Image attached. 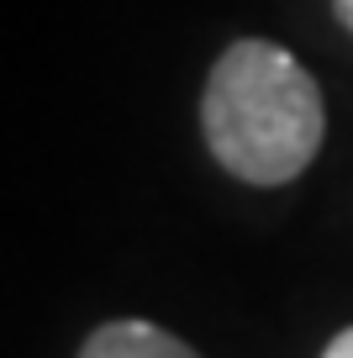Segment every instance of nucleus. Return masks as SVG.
I'll return each mask as SVG.
<instances>
[{
    "mask_svg": "<svg viewBox=\"0 0 353 358\" xmlns=\"http://www.w3.org/2000/svg\"><path fill=\"white\" fill-rule=\"evenodd\" d=\"M200 137L211 158L254 190L300 179L327 143L317 74L269 37L227 43L200 90Z\"/></svg>",
    "mask_w": 353,
    "mask_h": 358,
    "instance_id": "obj_1",
    "label": "nucleus"
},
{
    "mask_svg": "<svg viewBox=\"0 0 353 358\" xmlns=\"http://www.w3.org/2000/svg\"><path fill=\"white\" fill-rule=\"evenodd\" d=\"M79 358H200V353L185 337H174L169 327L122 316V322H100L95 332L85 337Z\"/></svg>",
    "mask_w": 353,
    "mask_h": 358,
    "instance_id": "obj_2",
    "label": "nucleus"
},
{
    "mask_svg": "<svg viewBox=\"0 0 353 358\" xmlns=\"http://www.w3.org/2000/svg\"><path fill=\"white\" fill-rule=\"evenodd\" d=\"M321 358H353V327H342V332L321 348Z\"/></svg>",
    "mask_w": 353,
    "mask_h": 358,
    "instance_id": "obj_3",
    "label": "nucleus"
},
{
    "mask_svg": "<svg viewBox=\"0 0 353 358\" xmlns=\"http://www.w3.org/2000/svg\"><path fill=\"white\" fill-rule=\"evenodd\" d=\"M332 11H338V22L348 27V37H353V0H332Z\"/></svg>",
    "mask_w": 353,
    "mask_h": 358,
    "instance_id": "obj_4",
    "label": "nucleus"
}]
</instances>
